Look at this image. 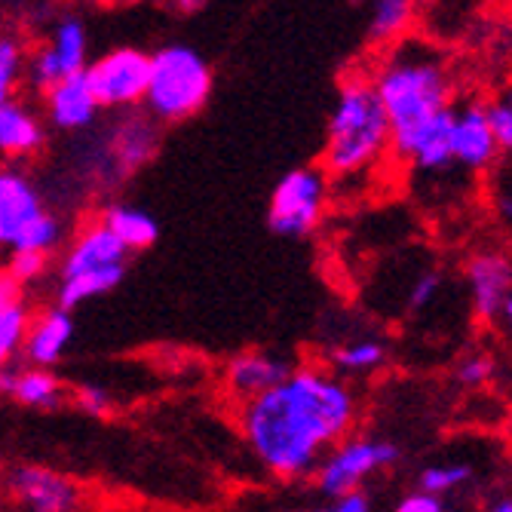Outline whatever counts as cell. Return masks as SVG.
<instances>
[{"mask_svg":"<svg viewBox=\"0 0 512 512\" xmlns=\"http://www.w3.org/2000/svg\"><path fill=\"white\" fill-rule=\"evenodd\" d=\"M359 396L350 381L322 365H298L267 393L237 411L240 436L273 479H310L319 460L353 436Z\"/></svg>","mask_w":512,"mask_h":512,"instance_id":"obj_1","label":"cell"},{"mask_svg":"<svg viewBox=\"0 0 512 512\" xmlns=\"http://www.w3.org/2000/svg\"><path fill=\"white\" fill-rule=\"evenodd\" d=\"M371 86L390 123V151L408 160L430 126L454 105V74L433 43L405 37L387 46Z\"/></svg>","mask_w":512,"mask_h":512,"instance_id":"obj_2","label":"cell"},{"mask_svg":"<svg viewBox=\"0 0 512 512\" xmlns=\"http://www.w3.org/2000/svg\"><path fill=\"white\" fill-rule=\"evenodd\" d=\"M390 123L378 102L371 77L350 74L341 86L325 123L322 172L332 188H350L375 175L390 157Z\"/></svg>","mask_w":512,"mask_h":512,"instance_id":"obj_3","label":"cell"},{"mask_svg":"<svg viewBox=\"0 0 512 512\" xmlns=\"http://www.w3.org/2000/svg\"><path fill=\"white\" fill-rule=\"evenodd\" d=\"M129 270V252L111 230L92 218L80 224L62 246L56 270V307L74 313L77 307L99 301L120 289Z\"/></svg>","mask_w":512,"mask_h":512,"instance_id":"obj_4","label":"cell"},{"mask_svg":"<svg viewBox=\"0 0 512 512\" xmlns=\"http://www.w3.org/2000/svg\"><path fill=\"white\" fill-rule=\"evenodd\" d=\"M212 96L209 62L184 43H169L151 56L145 108L160 123L191 120L206 108Z\"/></svg>","mask_w":512,"mask_h":512,"instance_id":"obj_5","label":"cell"},{"mask_svg":"<svg viewBox=\"0 0 512 512\" xmlns=\"http://www.w3.org/2000/svg\"><path fill=\"white\" fill-rule=\"evenodd\" d=\"M332 200V181L319 166L289 169L276 181L267 203V227L276 237L304 240L322 224Z\"/></svg>","mask_w":512,"mask_h":512,"instance_id":"obj_6","label":"cell"},{"mask_svg":"<svg viewBox=\"0 0 512 512\" xmlns=\"http://www.w3.org/2000/svg\"><path fill=\"white\" fill-rule=\"evenodd\" d=\"M399 457V445L384 436H347L319 460L310 479L322 497H341L362 491L368 479L396 467Z\"/></svg>","mask_w":512,"mask_h":512,"instance_id":"obj_7","label":"cell"},{"mask_svg":"<svg viewBox=\"0 0 512 512\" xmlns=\"http://www.w3.org/2000/svg\"><path fill=\"white\" fill-rule=\"evenodd\" d=\"M148 74H151V56L135 50V46L108 50L99 59H92L83 71L99 108L108 111H129L135 105H145Z\"/></svg>","mask_w":512,"mask_h":512,"instance_id":"obj_8","label":"cell"},{"mask_svg":"<svg viewBox=\"0 0 512 512\" xmlns=\"http://www.w3.org/2000/svg\"><path fill=\"white\" fill-rule=\"evenodd\" d=\"M89 65V34L77 16H65L53 25L46 43L28 53L25 77L34 89L46 92L53 83L83 74Z\"/></svg>","mask_w":512,"mask_h":512,"instance_id":"obj_9","label":"cell"},{"mask_svg":"<svg viewBox=\"0 0 512 512\" xmlns=\"http://www.w3.org/2000/svg\"><path fill=\"white\" fill-rule=\"evenodd\" d=\"M7 497L19 512H77L80 485L43 463H19L7 470Z\"/></svg>","mask_w":512,"mask_h":512,"instance_id":"obj_10","label":"cell"},{"mask_svg":"<svg viewBox=\"0 0 512 512\" xmlns=\"http://www.w3.org/2000/svg\"><path fill=\"white\" fill-rule=\"evenodd\" d=\"M470 313L482 322H494L512 295V252L506 246L476 249L463 264Z\"/></svg>","mask_w":512,"mask_h":512,"instance_id":"obj_11","label":"cell"},{"mask_svg":"<svg viewBox=\"0 0 512 512\" xmlns=\"http://www.w3.org/2000/svg\"><path fill=\"white\" fill-rule=\"evenodd\" d=\"M451 157L454 166L470 178H485V172L500 160V148L485 114V102H454Z\"/></svg>","mask_w":512,"mask_h":512,"instance_id":"obj_12","label":"cell"},{"mask_svg":"<svg viewBox=\"0 0 512 512\" xmlns=\"http://www.w3.org/2000/svg\"><path fill=\"white\" fill-rule=\"evenodd\" d=\"M46 209L40 184L25 169L0 166V255L13 252Z\"/></svg>","mask_w":512,"mask_h":512,"instance_id":"obj_13","label":"cell"},{"mask_svg":"<svg viewBox=\"0 0 512 512\" xmlns=\"http://www.w3.org/2000/svg\"><path fill=\"white\" fill-rule=\"evenodd\" d=\"M157 142H160V129L151 114L148 117L126 114L114 126H108L102 138V151L108 160L105 172H114V184L148 166L157 154Z\"/></svg>","mask_w":512,"mask_h":512,"instance_id":"obj_14","label":"cell"},{"mask_svg":"<svg viewBox=\"0 0 512 512\" xmlns=\"http://www.w3.org/2000/svg\"><path fill=\"white\" fill-rule=\"evenodd\" d=\"M292 368H295V362L283 353L243 350L237 356H230L224 365V390L243 405V402L267 393L270 387H276Z\"/></svg>","mask_w":512,"mask_h":512,"instance_id":"obj_15","label":"cell"},{"mask_svg":"<svg viewBox=\"0 0 512 512\" xmlns=\"http://www.w3.org/2000/svg\"><path fill=\"white\" fill-rule=\"evenodd\" d=\"M99 102L83 74L65 77L43 92V120L59 132H86L96 126Z\"/></svg>","mask_w":512,"mask_h":512,"instance_id":"obj_16","label":"cell"},{"mask_svg":"<svg viewBox=\"0 0 512 512\" xmlns=\"http://www.w3.org/2000/svg\"><path fill=\"white\" fill-rule=\"evenodd\" d=\"M74 335H77V322L68 310L46 307L34 313L25 347H22V362L37 365V368H56L68 356Z\"/></svg>","mask_w":512,"mask_h":512,"instance_id":"obj_17","label":"cell"},{"mask_svg":"<svg viewBox=\"0 0 512 512\" xmlns=\"http://www.w3.org/2000/svg\"><path fill=\"white\" fill-rule=\"evenodd\" d=\"M0 393L31 411H56L68 399V387L56 371L37 365H10L0 371Z\"/></svg>","mask_w":512,"mask_h":512,"instance_id":"obj_18","label":"cell"},{"mask_svg":"<svg viewBox=\"0 0 512 512\" xmlns=\"http://www.w3.org/2000/svg\"><path fill=\"white\" fill-rule=\"evenodd\" d=\"M46 148V120L25 102L13 99L0 108V157L28 160Z\"/></svg>","mask_w":512,"mask_h":512,"instance_id":"obj_19","label":"cell"},{"mask_svg":"<svg viewBox=\"0 0 512 512\" xmlns=\"http://www.w3.org/2000/svg\"><path fill=\"white\" fill-rule=\"evenodd\" d=\"M387 359H390V347H387V341L381 335L359 332V335H347V338L332 344L329 371H335V375L344 378V381L371 378L387 365Z\"/></svg>","mask_w":512,"mask_h":512,"instance_id":"obj_20","label":"cell"},{"mask_svg":"<svg viewBox=\"0 0 512 512\" xmlns=\"http://www.w3.org/2000/svg\"><path fill=\"white\" fill-rule=\"evenodd\" d=\"M99 221L111 230V234L123 243V249L132 255V252H145L157 243L160 237V224L157 218L135 206V203H126V200H114L102 209Z\"/></svg>","mask_w":512,"mask_h":512,"instance_id":"obj_21","label":"cell"},{"mask_svg":"<svg viewBox=\"0 0 512 512\" xmlns=\"http://www.w3.org/2000/svg\"><path fill=\"white\" fill-rule=\"evenodd\" d=\"M485 200L500 240L512 252V157H500L485 172Z\"/></svg>","mask_w":512,"mask_h":512,"instance_id":"obj_22","label":"cell"},{"mask_svg":"<svg viewBox=\"0 0 512 512\" xmlns=\"http://www.w3.org/2000/svg\"><path fill=\"white\" fill-rule=\"evenodd\" d=\"M414 22L411 0H371L368 7V40L378 46H393L405 40Z\"/></svg>","mask_w":512,"mask_h":512,"instance_id":"obj_23","label":"cell"},{"mask_svg":"<svg viewBox=\"0 0 512 512\" xmlns=\"http://www.w3.org/2000/svg\"><path fill=\"white\" fill-rule=\"evenodd\" d=\"M31 304L25 298H16L0 310V371L16 365L22 359V347L28 338V325H31Z\"/></svg>","mask_w":512,"mask_h":512,"instance_id":"obj_24","label":"cell"},{"mask_svg":"<svg viewBox=\"0 0 512 512\" xmlns=\"http://www.w3.org/2000/svg\"><path fill=\"white\" fill-rule=\"evenodd\" d=\"M473 479H476V467L470 460H439L417 473V491L448 497L460 488H467Z\"/></svg>","mask_w":512,"mask_h":512,"instance_id":"obj_25","label":"cell"},{"mask_svg":"<svg viewBox=\"0 0 512 512\" xmlns=\"http://www.w3.org/2000/svg\"><path fill=\"white\" fill-rule=\"evenodd\" d=\"M0 270H4L10 283L22 292V289H31L50 276V258L40 255V252L13 249L7 255H0Z\"/></svg>","mask_w":512,"mask_h":512,"instance_id":"obj_26","label":"cell"},{"mask_svg":"<svg viewBox=\"0 0 512 512\" xmlns=\"http://www.w3.org/2000/svg\"><path fill=\"white\" fill-rule=\"evenodd\" d=\"M28 50L16 37H0V108L16 99V92L25 80Z\"/></svg>","mask_w":512,"mask_h":512,"instance_id":"obj_27","label":"cell"},{"mask_svg":"<svg viewBox=\"0 0 512 512\" xmlns=\"http://www.w3.org/2000/svg\"><path fill=\"white\" fill-rule=\"evenodd\" d=\"M445 292V276L436 267H424L411 276V283L405 289V310L408 313H427L433 304H439Z\"/></svg>","mask_w":512,"mask_h":512,"instance_id":"obj_28","label":"cell"},{"mask_svg":"<svg viewBox=\"0 0 512 512\" xmlns=\"http://www.w3.org/2000/svg\"><path fill=\"white\" fill-rule=\"evenodd\" d=\"M485 114L497 138L500 157H512V83L503 86L491 102H485Z\"/></svg>","mask_w":512,"mask_h":512,"instance_id":"obj_29","label":"cell"},{"mask_svg":"<svg viewBox=\"0 0 512 512\" xmlns=\"http://www.w3.org/2000/svg\"><path fill=\"white\" fill-rule=\"evenodd\" d=\"M68 396L80 408V414H86V417H108L114 411V396L105 384L83 381L74 390H68Z\"/></svg>","mask_w":512,"mask_h":512,"instance_id":"obj_30","label":"cell"},{"mask_svg":"<svg viewBox=\"0 0 512 512\" xmlns=\"http://www.w3.org/2000/svg\"><path fill=\"white\" fill-rule=\"evenodd\" d=\"M494 371H497V362L491 353H470V356H463L454 368V378L460 387H467V390H476V387H485L491 378H494Z\"/></svg>","mask_w":512,"mask_h":512,"instance_id":"obj_31","label":"cell"},{"mask_svg":"<svg viewBox=\"0 0 512 512\" xmlns=\"http://www.w3.org/2000/svg\"><path fill=\"white\" fill-rule=\"evenodd\" d=\"M310 512H375V500L365 491H350L341 497H322V503Z\"/></svg>","mask_w":512,"mask_h":512,"instance_id":"obj_32","label":"cell"},{"mask_svg":"<svg viewBox=\"0 0 512 512\" xmlns=\"http://www.w3.org/2000/svg\"><path fill=\"white\" fill-rule=\"evenodd\" d=\"M393 512H448V500L427 494V491H408L396 500Z\"/></svg>","mask_w":512,"mask_h":512,"instance_id":"obj_33","label":"cell"},{"mask_svg":"<svg viewBox=\"0 0 512 512\" xmlns=\"http://www.w3.org/2000/svg\"><path fill=\"white\" fill-rule=\"evenodd\" d=\"M494 325H497L500 338L512 347V295H509V301L503 304V310H500V316L494 319Z\"/></svg>","mask_w":512,"mask_h":512,"instance_id":"obj_34","label":"cell"},{"mask_svg":"<svg viewBox=\"0 0 512 512\" xmlns=\"http://www.w3.org/2000/svg\"><path fill=\"white\" fill-rule=\"evenodd\" d=\"M16 298H22V295H19V289H16V286L10 283V279H7V273L0 270V310H4L7 304H13Z\"/></svg>","mask_w":512,"mask_h":512,"instance_id":"obj_35","label":"cell"},{"mask_svg":"<svg viewBox=\"0 0 512 512\" xmlns=\"http://www.w3.org/2000/svg\"><path fill=\"white\" fill-rule=\"evenodd\" d=\"M485 512H512V494H500V497H494V500L485 506Z\"/></svg>","mask_w":512,"mask_h":512,"instance_id":"obj_36","label":"cell"},{"mask_svg":"<svg viewBox=\"0 0 512 512\" xmlns=\"http://www.w3.org/2000/svg\"><path fill=\"white\" fill-rule=\"evenodd\" d=\"M203 4H209V0H175V7H178V10H188V13L200 10Z\"/></svg>","mask_w":512,"mask_h":512,"instance_id":"obj_37","label":"cell"},{"mask_svg":"<svg viewBox=\"0 0 512 512\" xmlns=\"http://www.w3.org/2000/svg\"><path fill=\"white\" fill-rule=\"evenodd\" d=\"M7 497V470H4V463H0V503H4Z\"/></svg>","mask_w":512,"mask_h":512,"instance_id":"obj_38","label":"cell"}]
</instances>
